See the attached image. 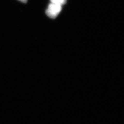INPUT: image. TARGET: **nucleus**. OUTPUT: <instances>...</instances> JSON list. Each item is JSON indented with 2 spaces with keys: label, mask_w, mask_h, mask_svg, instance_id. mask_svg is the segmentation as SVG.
I'll use <instances>...</instances> for the list:
<instances>
[{
  "label": "nucleus",
  "mask_w": 124,
  "mask_h": 124,
  "mask_svg": "<svg viewBox=\"0 0 124 124\" xmlns=\"http://www.w3.org/2000/svg\"><path fill=\"white\" fill-rule=\"evenodd\" d=\"M62 10V6L52 3L49 5L46 11V14L49 18H55Z\"/></svg>",
  "instance_id": "nucleus-1"
},
{
  "label": "nucleus",
  "mask_w": 124,
  "mask_h": 124,
  "mask_svg": "<svg viewBox=\"0 0 124 124\" xmlns=\"http://www.w3.org/2000/svg\"><path fill=\"white\" fill-rule=\"evenodd\" d=\"M52 3L62 6L66 3V0H50Z\"/></svg>",
  "instance_id": "nucleus-2"
},
{
  "label": "nucleus",
  "mask_w": 124,
  "mask_h": 124,
  "mask_svg": "<svg viewBox=\"0 0 124 124\" xmlns=\"http://www.w3.org/2000/svg\"><path fill=\"white\" fill-rule=\"evenodd\" d=\"M19 0L22 2L23 3H26L27 1V0Z\"/></svg>",
  "instance_id": "nucleus-3"
}]
</instances>
